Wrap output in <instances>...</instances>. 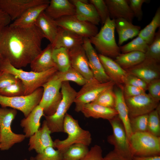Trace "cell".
Segmentation results:
<instances>
[{"label":"cell","mask_w":160,"mask_h":160,"mask_svg":"<svg viewBox=\"0 0 160 160\" xmlns=\"http://www.w3.org/2000/svg\"><path fill=\"white\" fill-rule=\"evenodd\" d=\"M53 147L49 146L42 152L37 153L35 160H62L63 153Z\"/></svg>","instance_id":"b9f144b4"},{"label":"cell","mask_w":160,"mask_h":160,"mask_svg":"<svg viewBox=\"0 0 160 160\" xmlns=\"http://www.w3.org/2000/svg\"><path fill=\"white\" fill-rule=\"evenodd\" d=\"M124 84L140 88L145 90L147 89L148 85L140 79L128 73L125 80Z\"/></svg>","instance_id":"bcb514c9"},{"label":"cell","mask_w":160,"mask_h":160,"mask_svg":"<svg viewBox=\"0 0 160 160\" xmlns=\"http://www.w3.org/2000/svg\"><path fill=\"white\" fill-rule=\"evenodd\" d=\"M125 99L129 118L148 114L159 105V102L145 92Z\"/></svg>","instance_id":"4fadbf2b"},{"label":"cell","mask_w":160,"mask_h":160,"mask_svg":"<svg viewBox=\"0 0 160 160\" xmlns=\"http://www.w3.org/2000/svg\"><path fill=\"white\" fill-rule=\"evenodd\" d=\"M89 3L95 7L99 16L100 21L103 25L107 19L110 17L108 7L103 0H89Z\"/></svg>","instance_id":"7bdbcfd3"},{"label":"cell","mask_w":160,"mask_h":160,"mask_svg":"<svg viewBox=\"0 0 160 160\" xmlns=\"http://www.w3.org/2000/svg\"><path fill=\"white\" fill-rule=\"evenodd\" d=\"M17 113L11 108H0V134L1 151L9 150L15 144L20 143L26 138L24 134H16L11 129V124Z\"/></svg>","instance_id":"52a82bcc"},{"label":"cell","mask_w":160,"mask_h":160,"mask_svg":"<svg viewBox=\"0 0 160 160\" xmlns=\"http://www.w3.org/2000/svg\"><path fill=\"white\" fill-rule=\"evenodd\" d=\"M125 70L128 73L143 80L148 84L152 81L159 79V63L148 60L145 59L140 64Z\"/></svg>","instance_id":"2e32d148"},{"label":"cell","mask_w":160,"mask_h":160,"mask_svg":"<svg viewBox=\"0 0 160 160\" xmlns=\"http://www.w3.org/2000/svg\"><path fill=\"white\" fill-rule=\"evenodd\" d=\"M101 147L95 145L89 150L86 155L81 160H106L103 156Z\"/></svg>","instance_id":"f6af8a7d"},{"label":"cell","mask_w":160,"mask_h":160,"mask_svg":"<svg viewBox=\"0 0 160 160\" xmlns=\"http://www.w3.org/2000/svg\"><path fill=\"white\" fill-rule=\"evenodd\" d=\"M24 160H28L27 159H24ZM30 160H35L34 157H31L30 159Z\"/></svg>","instance_id":"11a10c76"},{"label":"cell","mask_w":160,"mask_h":160,"mask_svg":"<svg viewBox=\"0 0 160 160\" xmlns=\"http://www.w3.org/2000/svg\"><path fill=\"white\" fill-rule=\"evenodd\" d=\"M2 72L0 75V89L20 80L13 74L5 71Z\"/></svg>","instance_id":"7dc6e473"},{"label":"cell","mask_w":160,"mask_h":160,"mask_svg":"<svg viewBox=\"0 0 160 160\" xmlns=\"http://www.w3.org/2000/svg\"><path fill=\"white\" fill-rule=\"evenodd\" d=\"M123 91L124 98L134 97L145 92V90L143 89L127 84L123 86Z\"/></svg>","instance_id":"681fc988"},{"label":"cell","mask_w":160,"mask_h":160,"mask_svg":"<svg viewBox=\"0 0 160 160\" xmlns=\"http://www.w3.org/2000/svg\"><path fill=\"white\" fill-rule=\"evenodd\" d=\"M61 89L62 98L55 112L51 116H44L45 120L51 133L63 132L65 116L74 103L77 92L68 81L62 82Z\"/></svg>","instance_id":"5b68a950"},{"label":"cell","mask_w":160,"mask_h":160,"mask_svg":"<svg viewBox=\"0 0 160 160\" xmlns=\"http://www.w3.org/2000/svg\"><path fill=\"white\" fill-rule=\"evenodd\" d=\"M84 38L70 31L58 27L57 32L52 43L54 49L63 47L69 50L82 45Z\"/></svg>","instance_id":"d6986e66"},{"label":"cell","mask_w":160,"mask_h":160,"mask_svg":"<svg viewBox=\"0 0 160 160\" xmlns=\"http://www.w3.org/2000/svg\"><path fill=\"white\" fill-rule=\"evenodd\" d=\"M57 72L42 87L43 93L39 105L43 109L44 116L53 114L62 99L60 90L62 82Z\"/></svg>","instance_id":"ba28073f"},{"label":"cell","mask_w":160,"mask_h":160,"mask_svg":"<svg viewBox=\"0 0 160 160\" xmlns=\"http://www.w3.org/2000/svg\"><path fill=\"white\" fill-rule=\"evenodd\" d=\"M75 11L74 5L68 0H51L44 11L54 20L65 16L74 15Z\"/></svg>","instance_id":"7402d4cb"},{"label":"cell","mask_w":160,"mask_h":160,"mask_svg":"<svg viewBox=\"0 0 160 160\" xmlns=\"http://www.w3.org/2000/svg\"><path fill=\"white\" fill-rule=\"evenodd\" d=\"M48 0H0V8L14 21L30 8L37 5L49 3Z\"/></svg>","instance_id":"5bb4252c"},{"label":"cell","mask_w":160,"mask_h":160,"mask_svg":"<svg viewBox=\"0 0 160 160\" xmlns=\"http://www.w3.org/2000/svg\"><path fill=\"white\" fill-rule=\"evenodd\" d=\"M113 89V87L105 91L92 102L106 107L114 108L115 97Z\"/></svg>","instance_id":"ab89813d"},{"label":"cell","mask_w":160,"mask_h":160,"mask_svg":"<svg viewBox=\"0 0 160 160\" xmlns=\"http://www.w3.org/2000/svg\"><path fill=\"white\" fill-rule=\"evenodd\" d=\"M25 88L20 80L0 89V95L6 97H14L23 95Z\"/></svg>","instance_id":"60d3db41"},{"label":"cell","mask_w":160,"mask_h":160,"mask_svg":"<svg viewBox=\"0 0 160 160\" xmlns=\"http://www.w3.org/2000/svg\"><path fill=\"white\" fill-rule=\"evenodd\" d=\"M145 54V59L159 63L160 61V29L156 33L153 42L148 46Z\"/></svg>","instance_id":"d590c367"},{"label":"cell","mask_w":160,"mask_h":160,"mask_svg":"<svg viewBox=\"0 0 160 160\" xmlns=\"http://www.w3.org/2000/svg\"><path fill=\"white\" fill-rule=\"evenodd\" d=\"M52 57L59 71L65 72L71 66L68 50L65 48L54 49Z\"/></svg>","instance_id":"d6a6232c"},{"label":"cell","mask_w":160,"mask_h":160,"mask_svg":"<svg viewBox=\"0 0 160 160\" xmlns=\"http://www.w3.org/2000/svg\"><path fill=\"white\" fill-rule=\"evenodd\" d=\"M160 26V8L157 9L151 22L143 29L140 30L138 35L149 45L153 41L156 31Z\"/></svg>","instance_id":"1f68e13d"},{"label":"cell","mask_w":160,"mask_h":160,"mask_svg":"<svg viewBox=\"0 0 160 160\" xmlns=\"http://www.w3.org/2000/svg\"><path fill=\"white\" fill-rule=\"evenodd\" d=\"M99 60L107 75L115 84L123 86L127 72L111 58L100 54Z\"/></svg>","instance_id":"ffe728a7"},{"label":"cell","mask_w":160,"mask_h":160,"mask_svg":"<svg viewBox=\"0 0 160 160\" xmlns=\"http://www.w3.org/2000/svg\"><path fill=\"white\" fill-rule=\"evenodd\" d=\"M106 160H130L116 152L113 150L104 157Z\"/></svg>","instance_id":"816d5d0a"},{"label":"cell","mask_w":160,"mask_h":160,"mask_svg":"<svg viewBox=\"0 0 160 160\" xmlns=\"http://www.w3.org/2000/svg\"><path fill=\"white\" fill-rule=\"evenodd\" d=\"M57 73L62 82L71 81L80 86H83L92 79H86L78 71L71 66L65 72L58 71Z\"/></svg>","instance_id":"e575fe53"},{"label":"cell","mask_w":160,"mask_h":160,"mask_svg":"<svg viewBox=\"0 0 160 160\" xmlns=\"http://www.w3.org/2000/svg\"><path fill=\"white\" fill-rule=\"evenodd\" d=\"M88 146L76 143L70 146L63 153L62 160H81L89 151Z\"/></svg>","instance_id":"836d02e7"},{"label":"cell","mask_w":160,"mask_h":160,"mask_svg":"<svg viewBox=\"0 0 160 160\" xmlns=\"http://www.w3.org/2000/svg\"><path fill=\"white\" fill-rule=\"evenodd\" d=\"M49 4H41L30 8L9 25L22 28L30 27L35 25L39 16L44 11Z\"/></svg>","instance_id":"4316f807"},{"label":"cell","mask_w":160,"mask_h":160,"mask_svg":"<svg viewBox=\"0 0 160 160\" xmlns=\"http://www.w3.org/2000/svg\"><path fill=\"white\" fill-rule=\"evenodd\" d=\"M128 1V0H127ZM147 2L146 0H129L128 2L129 6L132 12L134 17L137 20L140 21L143 16L142 7L143 3Z\"/></svg>","instance_id":"ee69618b"},{"label":"cell","mask_w":160,"mask_h":160,"mask_svg":"<svg viewBox=\"0 0 160 160\" xmlns=\"http://www.w3.org/2000/svg\"><path fill=\"white\" fill-rule=\"evenodd\" d=\"M3 72L2 71H1L0 72V75Z\"/></svg>","instance_id":"6f0895ef"},{"label":"cell","mask_w":160,"mask_h":160,"mask_svg":"<svg viewBox=\"0 0 160 160\" xmlns=\"http://www.w3.org/2000/svg\"><path fill=\"white\" fill-rule=\"evenodd\" d=\"M148 114L130 118L132 133L147 131Z\"/></svg>","instance_id":"f35d334b"},{"label":"cell","mask_w":160,"mask_h":160,"mask_svg":"<svg viewBox=\"0 0 160 160\" xmlns=\"http://www.w3.org/2000/svg\"><path fill=\"white\" fill-rule=\"evenodd\" d=\"M147 89L152 97L157 101L160 100V79H158L150 82L148 85Z\"/></svg>","instance_id":"c3c4849f"},{"label":"cell","mask_w":160,"mask_h":160,"mask_svg":"<svg viewBox=\"0 0 160 160\" xmlns=\"http://www.w3.org/2000/svg\"><path fill=\"white\" fill-rule=\"evenodd\" d=\"M115 84L112 81L101 83L95 79L90 80L77 92L74 101L75 111H81L84 105L93 102L103 92L113 87Z\"/></svg>","instance_id":"30bf717a"},{"label":"cell","mask_w":160,"mask_h":160,"mask_svg":"<svg viewBox=\"0 0 160 160\" xmlns=\"http://www.w3.org/2000/svg\"><path fill=\"white\" fill-rule=\"evenodd\" d=\"M1 148V138H0V149Z\"/></svg>","instance_id":"9f6ffc18"},{"label":"cell","mask_w":160,"mask_h":160,"mask_svg":"<svg viewBox=\"0 0 160 160\" xmlns=\"http://www.w3.org/2000/svg\"><path fill=\"white\" fill-rule=\"evenodd\" d=\"M148 45L142 38L138 36L131 41L123 46H120V52L125 53L132 51H139L145 53Z\"/></svg>","instance_id":"8d00e7d4"},{"label":"cell","mask_w":160,"mask_h":160,"mask_svg":"<svg viewBox=\"0 0 160 160\" xmlns=\"http://www.w3.org/2000/svg\"><path fill=\"white\" fill-rule=\"evenodd\" d=\"M44 116L43 109L39 105L26 117L22 119L20 125L23 129L26 138H30L39 129L40 120Z\"/></svg>","instance_id":"484cf974"},{"label":"cell","mask_w":160,"mask_h":160,"mask_svg":"<svg viewBox=\"0 0 160 160\" xmlns=\"http://www.w3.org/2000/svg\"><path fill=\"white\" fill-rule=\"evenodd\" d=\"M132 160H160V156H134Z\"/></svg>","instance_id":"f5cc1de1"},{"label":"cell","mask_w":160,"mask_h":160,"mask_svg":"<svg viewBox=\"0 0 160 160\" xmlns=\"http://www.w3.org/2000/svg\"><path fill=\"white\" fill-rule=\"evenodd\" d=\"M119 87L114 91L115 97L114 109L124 127L129 140L132 134L130 127L129 111L125 101L123 87Z\"/></svg>","instance_id":"603a6c76"},{"label":"cell","mask_w":160,"mask_h":160,"mask_svg":"<svg viewBox=\"0 0 160 160\" xmlns=\"http://www.w3.org/2000/svg\"><path fill=\"white\" fill-rule=\"evenodd\" d=\"M82 46L86 53L89 66L95 78L101 83L107 82L111 81L105 72L98 55L89 38H84Z\"/></svg>","instance_id":"9a60e30c"},{"label":"cell","mask_w":160,"mask_h":160,"mask_svg":"<svg viewBox=\"0 0 160 160\" xmlns=\"http://www.w3.org/2000/svg\"><path fill=\"white\" fill-rule=\"evenodd\" d=\"M53 49L51 44L50 43L42 50L30 64L31 71L41 72L57 68L52 57Z\"/></svg>","instance_id":"d4e9b609"},{"label":"cell","mask_w":160,"mask_h":160,"mask_svg":"<svg viewBox=\"0 0 160 160\" xmlns=\"http://www.w3.org/2000/svg\"><path fill=\"white\" fill-rule=\"evenodd\" d=\"M44 38L35 25L25 28L9 25L0 31V53L15 67L21 68L41 52Z\"/></svg>","instance_id":"6da1fadb"},{"label":"cell","mask_w":160,"mask_h":160,"mask_svg":"<svg viewBox=\"0 0 160 160\" xmlns=\"http://www.w3.org/2000/svg\"><path fill=\"white\" fill-rule=\"evenodd\" d=\"M43 90V88L40 87L32 93L26 95L11 97L0 95V105L2 107H9L18 110L26 117L39 105Z\"/></svg>","instance_id":"9c48e42d"},{"label":"cell","mask_w":160,"mask_h":160,"mask_svg":"<svg viewBox=\"0 0 160 160\" xmlns=\"http://www.w3.org/2000/svg\"><path fill=\"white\" fill-rule=\"evenodd\" d=\"M129 141L133 156H160V137L148 131L133 133Z\"/></svg>","instance_id":"8992f818"},{"label":"cell","mask_w":160,"mask_h":160,"mask_svg":"<svg viewBox=\"0 0 160 160\" xmlns=\"http://www.w3.org/2000/svg\"><path fill=\"white\" fill-rule=\"evenodd\" d=\"M4 60V58L0 53V72L1 71V68Z\"/></svg>","instance_id":"db71d44e"},{"label":"cell","mask_w":160,"mask_h":160,"mask_svg":"<svg viewBox=\"0 0 160 160\" xmlns=\"http://www.w3.org/2000/svg\"><path fill=\"white\" fill-rule=\"evenodd\" d=\"M35 25L39 28L44 37L50 41V43H52L56 36L58 27L55 20L44 11L40 14Z\"/></svg>","instance_id":"f546056e"},{"label":"cell","mask_w":160,"mask_h":160,"mask_svg":"<svg viewBox=\"0 0 160 160\" xmlns=\"http://www.w3.org/2000/svg\"><path fill=\"white\" fill-rule=\"evenodd\" d=\"M115 28L118 35L119 47L129 39L138 36L141 30L140 26L135 25L123 18L115 19Z\"/></svg>","instance_id":"f1b7e54d"},{"label":"cell","mask_w":160,"mask_h":160,"mask_svg":"<svg viewBox=\"0 0 160 160\" xmlns=\"http://www.w3.org/2000/svg\"><path fill=\"white\" fill-rule=\"evenodd\" d=\"M115 20L108 17L100 31L89 40L101 54L116 58L120 53L119 47L115 39Z\"/></svg>","instance_id":"277c9868"},{"label":"cell","mask_w":160,"mask_h":160,"mask_svg":"<svg viewBox=\"0 0 160 160\" xmlns=\"http://www.w3.org/2000/svg\"><path fill=\"white\" fill-rule=\"evenodd\" d=\"M55 20L58 26L66 29L83 38H89L98 32V29L96 25L80 20L75 15L65 16Z\"/></svg>","instance_id":"7c38bea8"},{"label":"cell","mask_w":160,"mask_h":160,"mask_svg":"<svg viewBox=\"0 0 160 160\" xmlns=\"http://www.w3.org/2000/svg\"><path fill=\"white\" fill-rule=\"evenodd\" d=\"M71 66L87 79H95L82 45L68 50Z\"/></svg>","instance_id":"e0dca14e"},{"label":"cell","mask_w":160,"mask_h":160,"mask_svg":"<svg viewBox=\"0 0 160 160\" xmlns=\"http://www.w3.org/2000/svg\"><path fill=\"white\" fill-rule=\"evenodd\" d=\"M115 61L124 70L134 67L142 62L145 59V54L139 51L120 53Z\"/></svg>","instance_id":"4dcf8cb0"},{"label":"cell","mask_w":160,"mask_h":160,"mask_svg":"<svg viewBox=\"0 0 160 160\" xmlns=\"http://www.w3.org/2000/svg\"><path fill=\"white\" fill-rule=\"evenodd\" d=\"M75 8V16L79 20L89 22L95 25L99 24L100 20L93 6L86 0L70 1Z\"/></svg>","instance_id":"44dd1931"},{"label":"cell","mask_w":160,"mask_h":160,"mask_svg":"<svg viewBox=\"0 0 160 160\" xmlns=\"http://www.w3.org/2000/svg\"><path fill=\"white\" fill-rule=\"evenodd\" d=\"M108 7L110 18L116 19L123 18L132 23L134 17L128 1L105 0Z\"/></svg>","instance_id":"cb8c5ba5"},{"label":"cell","mask_w":160,"mask_h":160,"mask_svg":"<svg viewBox=\"0 0 160 160\" xmlns=\"http://www.w3.org/2000/svg\"><path fill=\"white\" fill-rule=\"evenodd\" d=\"M58 71L57 68H55L41 72L26 71L21 68L15 67L8 60L5 59L1 68V71L13 74L21 80L25 88L24 95L30 94L42 87Z\"/></svg>","instance_id":"7a4b0ae2"},{"label":"cell","mask_w":160,"mask_h":160,"mask_svg":"<svg viewBox=\"0 0 160 160\" xmlns=\"http://www.w3.org/2000/svg\"><path fill=\"white\" fill-rule=\"evenodd\" d=\"M81 112L87 118H101L108 121L118 115L117 112L114 108L106 107L92 102L84 105Z\"/></svg>","instance_id":"83f0119b"},{"label":"cell","mask_w":160,"mask_h":160,"mask_svg":"<svg viewBox=\"0 0 160 160\" xmlns=\"http://www.w3.org/2000/svg\"><path fill=\"white\" fill-rule=\"evenodd\" d=\"M11 21L9 15L0 8V31L9 25Z\"/></svg>","instance_id":"f907efd6"},{"label":"cell","mask_w":160,"mask_h":160,"mask_svg":"<svg viewBox=\"0 0 160 160\" xmlns=\"http://www.w3.org/2000/svg\"><path fill=\"white\" fill-rule=\"evenodd\" d=\"M63 129V132L68 135L67 138L63 140L57 139L53 141L54 147L62 153L73 144L81 143L88 146L92 142L90 132L82 128L78 121L67 113L64 118Z\"/></svg>","instance_id":"3957f363"},{"label":"cell","mask_w":160,"mask_h":160,"mask_svg":"<svg viewBox=\"0 0 160 160\" xmlns=\"http://www.w3.org/2000/svg\"><path fill=\"white\" fill-rule=\"evenodd\" d=\"M159 105L148 114L147 131L158 136L160 135V120Z\"/></svg>","instance_id":"74e56055"},{"label":"cell","mask_w":160,"mask_h":160,"mask_svg":"<svg viewBox=\"0 0 160 160\" xmlns=\"http://www.w3.org/2000/svg\"><path fill=\"white\" fill-rule=\"evenodd\" d=\"M113 133L108 137V142L114 147L113 150L123 157L132 160V153L124 127L118 115L109 121Z\"/></svg>","instance_id":"8fae6325"},{"label":"cell","mask_w":160,"mask_h":160,"mask_svg":"<svg viewBox=\"0 0 160 160\" xmlns=\"http://www.w3.org/2000/svg\"><path fill=\"white\" fill-rule=\"evenodd\" d=\"M51 133L45 121L44 120L41 127L29 138L28 144L29 151L34 150L39 153L42 152L48 147H54L53 141L50 136Z\"/></svg>","instance_id":"ac0fdd59"}]
</instances>
